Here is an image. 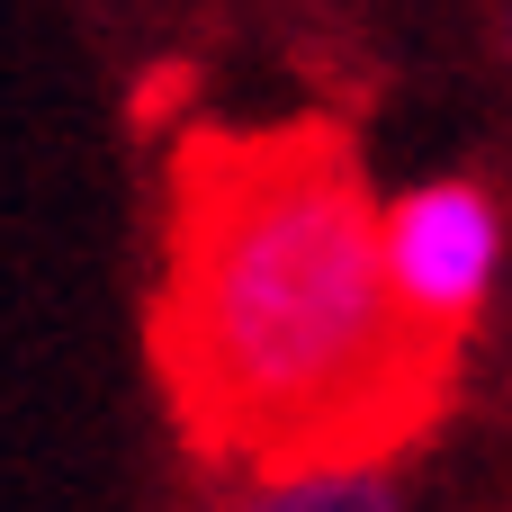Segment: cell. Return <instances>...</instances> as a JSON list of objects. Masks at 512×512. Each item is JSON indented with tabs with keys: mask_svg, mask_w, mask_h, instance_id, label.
<instances>
[{
	"mask_svg": "<svg viewBox=\"0 0 512 512\" xmlns=\"http://www.w3.org/2000/svg\"><path fill=\"white\" fill-rule=\"evenodd\" d=\"M189 342L243 423H333L396 360L378 207L342 153H270L189 243Z\"/></svg>",
	"mask_w": 512,
	"mask_h": 512,
	"instance_id": "6da1fadb",
	"label": "cell"
},
{
	"mask_svg": "<svg viewBox=\"0 0 512 512\" xmlns=\"http://www.w3.org/2000/svg\"><path fill=\"white\" fill-rule=\"evenodd\" d=\"M225 512H414V495L378 459H297V468L261 477L252 495H234Z\"/></svg>",
	"mask_w": 512,
	"mask_h": 512,
	"instance_id": "3957f363",
	"label": "cell"
},
{
	"mask_svg": "<svg viewBox=\"0 0 512 512\" xmlns=\"http://www.w3.org/2000/svg\"><path fill=\"white\" fill-rule=\"evenodd\" d=\"M512 216L486 180H414L405 198L378 207V279L396 324L450 342L468 324H486L495 288H504Z\"/></svg>",
	"mask_w": 512,
	"mask_h": 512,
	"instance_id": "7a4b0ae2",
	"label": "cell"
},
{
	"mask_svg": "<svg viewBox=\"0 0 512 512\" xmlns=\"http://www.w3.org/2000/svg\"><path fill=\"white\" fill-rule=\"evenodd\" d=\"M486 45H495V54H504V63H512V0H504V9H495V27H486Z\"/></svg>",
	"mask_w": 512,
	"mask_h": 512,
	"instance_id": "277c9868",
	"label": "cell"
}]
</instances>
